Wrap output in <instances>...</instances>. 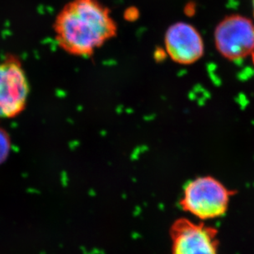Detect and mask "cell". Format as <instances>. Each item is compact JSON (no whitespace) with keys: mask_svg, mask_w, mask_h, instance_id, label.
<instances>
[{"mask_svg":"<svg viewBox=\"0 0 254 254\" xmlns=\"http://www.w3.org/2000/svg\"><path fill=\"white\" fill-rule=\"evenodd\" d=\"M55 38L63 51L88 57L118 34L111 11L100 0H71L57 14Z\"/></svg>","mask_w":254,"mask_h":254,"instance_id":"obj_1","label":"cell"},{"mask_svg":"<svg viewBox=\"0 0 254 254\" xmlns=\"http://www.w3.org/2000/svg\"><path fill=\"white\" fill-rule=\"evenodd\" d=\"M233 194L215 178L200 177L184 188L180 205L199 220H212L225 215Z\"/></svg>","mask_w":254,"mask_h":254,"instance_id":"obj_2","label":"cell"},{"mask_svg":"<svg viewBox=\"0 0 254 254\" xmlns=\"http://www.w3.org/2000/svg\"><path fill=\"white\" fill-rule=\"evenodd\" d=\"M27 74L18 57L9 55L0 62V119L17 118L29 97Z\"/></svg>","mask_w":254,"mask_h":254,"instance_id":"obj_3","label":"cell"},{"mask_svg":"<svg viewBox=\"0 0 254 254\" xmlns=\"http://www.w3.org/2000/svg\"><path fill=\"white\" fill-rule=\"evenodd\" d=\"M170 254H219L218 231L186 218L174 221L169 230Z\"/></svg>","mask_w":254,"mask_h":254,"instance_id":"obj_4","label":"cell"},{"mask_svg":"<svg viewBox=\"0 0 254 254\" xmlns=\"http://www.w3.org/2000/svg\"><path fill=\"white\" fill-rule=\"evenodd\" d=\"M216 48L223 57L239 61L254 52V25L240 15L230 16L218 24L215 31Z\"/></svg>","mask_w":254,"mask_h":254,"instance_id":"obj_5","label":"cell"},{"mask_svg":"<svg viewBox=\"0 0 254 254\" xmlns=\"http://www.w3.org/2000/svg\"><path fill=\"white\" fill-rule=\"evenodd\" d=\"M167 53L172 61L180 64H191L204 54L202 37L192 25L175 22L168 28L164 36Z\"/></svg>","mask_w":254,"mask_h":254,"instance_id":"obj_6","label":"cell"},{"mask_svg":"<svg viewBox=\"0 0 254 254\" xmlns=\"http://www.w3.org/2000/svg\"><path fill=\"white\" fill-rule=\"evenodd\" d=\"M10 140L7 133L0 128V164L7 158L9 153Z\"/></svg>","mask_w":254,"mask_h":254,"instance_id":"obj_7","label":"cell"},{"mask_svg":"<svg viewBox=\"0 0 254 254\" xmlns=\"http://www.w3.org/2000/svg\"><path fill=\"white\" fill-rule=\"evenodd\" d=\"M252 57H253V61H254V52H253Z\"/></svg>","mask_w":254,"mask_h":254,"instance_id":"obj_8","label":"cell"},{"mask_svg":"<svg viewBox=\"0 0 254 254\" xmlns=\"http://www.w3.org/2000/svg\"><path fill=\"white\" fill-rule=\"evenodd\" d=\"M253 6H254V0H253Z\"/></svg>","mask_w":254,"mask_h":254,"instance_id":"obj_9","label":"cell"}]
</instances>
